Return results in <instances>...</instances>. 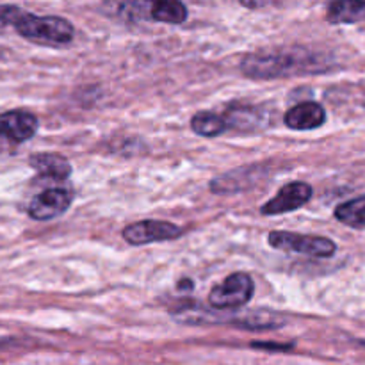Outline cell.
<instances>
[{
  "instance_id": "obj_19",
  "label": "cell",
  "mask_w": 365,
  "mask_h": 365,
  "mask_svg": "<svg viewBox=\"0 0 365 365\" xmlns=\"http://www.w3.org/2000/svg\"><path fill=\"white\" fill-rule=\"evenodd\" d=\"M360 344H362V346H364V348H365V341H362V342H360Z\"/></svg>"
},
{
  "instance_id": "obj_13",
  "label": "cell",
  "mask_w": 365,
  "mask_h": 365,
  "mask_svg": "<svg viewBox=\"0 0 365 365\" xmlns=\"http://www.w3.org/2000/svg\"><path fill=\"white\" fill-rule=\"evenodd\" d=\"M191 128L198 135H203V138H216V135L227 132L230 127H228L227 118L221 116V114L198 113L192 116Z\"/></svg>"
},
{
  "instance_id": "obj_5",
  "label": "cell",
  "mask_w": 365,
  "mask_h": 365,
  "mask_svg": "<svg viewBox=\"0 0 365 365\" xmlns=\"http://www.w3.org/2000/svg\"><path fill=\"white\" fill-rule=\"evenodd\" d=\"M184 234L180 227L168 221H157V220H145L132 223L123 228L121 235L125 241L132 246L150 245V242H160V241H173Z\"/></svg>"
},
{
  "instance_id": "obj_3",
  "label": "cell",
  "mask_w": 365,
  "mask_h": 365,
  "mask_svg": "<svg viewBox=\"0 0 365 365\" xmlns=\"http://www.w3.org/2000/svg\"><path fill=\"white\" fill-rule=\"evenodd\" d=\"M267 242L274 250L316 257V259H328L337 252V246L331 239L321 235L294 234V232H271L267 235Z\"/></svg>"
},
{
  "instance_id": "obj_16",
  "label": "cell",
  "mask_w": 365,
  "mask_h": 365,
  "mask_svg": "<svg viewBox=\"0 0 365 365\" xmlns=\"http://www.w3.org/2000/svg\"><path fill=\"white\" fill-rule=\"evenodd\" d=\"M21 11L24 9L16 6H0V27H7V25L14 27Z\"/></svg>"
},
{
  "instance_id": "obj_15",
  "label": "cell",
  "mask_w": 365,
  "mask_h": 365,
  "mask_svg": "<svg viewBox=\"0 0 365 365\" xmlns=\"http://www.w3.org/2000/svg\"><path fill=\"white\" fill-rule=\"evenodd\" d=\"M285 321L277 317L274 314H253L246 319L239 321V327L245 330H277Z\"/></svg>"
},
{
  "instance_id": "obj_2",
  "label": "cell",
  "mask_w": 365,
  "mask_h": 365,
  "mask_svg": "<svg viewBox=\"0 0 365 365\" xmlns=\"http://www.w3.org/2000/svg\"><path fill=\"white\" fill-rule=\"evenodd\" d=\"M18 34L32 43L46 46H64L75 36L73 25L61 16H38L21 11L14 24Z\"/></svg>"
},
{
  "instance_id": "obj_12",
  "label": "cell",
  "mask_w": 365,
  "mask_h": 365,
  "mask_svg": "<svg viewBox=\"0 0 365 365\" xmlns=\"http://www.w3.org/2000/svg\"><path fill=\"white\" fill-rule=\"evenodd\" d=\"M150 18L163 24H184L187 20V7L175 0H159L150 6Z\"/></svg>"
},
{
  "instance_id": "obj_7",
  "label": "cell",
  "mask_w": 365,
  "mask_h": 365,
  "mask_svg": "<svg viewBox=\"0 0 365 365\" xmlns=\"http://www.w3.org/2000/svg\"><path fill=\"white\" fill-rule=\"evenodd\" d=\"M70 205V191H66V189H46L29 203L27 212L36 221H48L66 212Z\"/></svg>"
},
{
  "instance_id": "obj_9",
  "label": "cell",
  "mask_w": 365,
  "mask_h": 365,
  "mask_svg": "<svg viewBox=\"0 0 365 365\" xmlns=\"http://www.w3.org/2000/svg\"><path fill=\"white\" fill-rule=\"evenodd\" d=\"M327 110L317 102H303L285 113V125L292 130H314L324 125Z\"/></svg>"
},
{
  "instance_id": "obj_6",
  "label": "cell",
  "mask_w": 365,
  "mask_h": 365,
  "mask_svg": "<svg viewBox=\"0 0 365 365\" xmlns=\"http://www.w3.org/2000/svg\"><path fill=\"white\" fill-rule=\"evenodd\" d=\"M310 198H312V187L309 184H305V182H291V184L284 185L269 202L264 203L260 212L264 216L287 214L292 212V210L302 209L303 205L309 203Z\"/></svg>"
},
{
  "instance_id": "obj_4",
  "label": "cell",
  "mask_w": 365,
  "mask_h": 365,
  "mask_svg": "<svg viewBox=\"0 0 365 365\" xmlns=\"http://www.w3.org/2000/svg\"><path fill=\"white\" fill-rule=\"evenodd\" d=\"M255 285L250 274L234 273L210 291L209 303L217 310L239 309L252 299Z\"/></svg>"
},
{
  "instance_id": "obj_18",
  "label": "cell",
  "mask_w": 365,
  "mask_h": 365,
  "mask_svg": "<svg viewBox=\"0 0 365 365\" xmlns=\"http://www.w3.org/2000/svg\"><path fill=\"white\" fill-rule=\"evenodd\" d=\"M180 289H184V282H180V285H178ZM185 289H192V282H185Z\"/></svg>"
},
{
  "instance_id": "obj_10",
  "label": "cell",
  "mask_w": 365,
  "mask_h": 365,
  "mask_svg": "<svg viewBox=\"0 0 365 365\" xmlns=\"http://www.w3.org/2000/svg\"><path fill=\"white\" fill-rule=\"evenodd\" d=\"M29 164L43 177L53 178V180H66L71 175V164L66 157L59 153H34L29 159Z\"/></svg>"
},
{
  "instance_id": "obj_17",
  "label": "cell",
  "mask_w": 365,
  "mask_h": 365,
  "mask_svg": "<svg viewBox=\"0 0 365 365\" xmlns=\"http://www.w3.org/2000/svg\"><path fill=\"white\" fill-rule=\"evenodd\" d=\"M253 348H259V349H280V351H284V349H291L292 346H285V344H260V342H257V344H253Z\"/></svg>"
},
{
  "instance_id": "obj_14",
  "label": "cell",
  "mask_w": 365,
  "mask_h": 365,
  "mask_svg": "<svg viewBox=\"0 0 365 365\" xmlns=\"http://www.w3.org/2000/svg\"><path fill=\"white\" fill-rule=\"evenodd\" d=\"M335 220L348 225V227L356 228V230L365 228V195L359 196V198L355 200H349V202L341 203V205L335 209Z\"/></svg>"
},
{
  "instance_id": "obj_11",
  "label": "cell",
  "mask_w": 365,
  "mask_h": 365,
  "mask_svg": "<svg viewBox=\"0 0 365 365\" xmlns=\"http://www.w3.org/2000/svg\"><path fill=\"white\" fill-rule=\"evenodd\" d=\"M327 20L330 24H356L365 20V2L359 0H339L328 6Z\"/></svg>"
},
{
  "instance_id": "obj_1",
  "label": "cell",
  "mask_w": 365,
  "mask_h": 365,
  "mask_svg": "<svg viewBox=\"0 0 365 365\" xmlns=\"http://www.w3.org/2000/svg\"><path fill=\"white\" fill-rule=\"evenodd\" d=\"M327 68L319 56L307 48H277L250 53L242 59L241 70L246 77L257 81L321 73Z\"/></svg>"
},
{
  "instance_id": "obj_8",
  "label": "cell",
  "mask_w": 365,
  "mask_h": 365,
  "mask_svg": "<svg viewBox=\"0 0 365 365\" xmlns=\"http://www.w3.org/2000/svg\"><path fill=\"white\" fill-rule=\"evenodd\" d=\"M38 130V118L27 110H7L0 114V138L24 143Z\"/></svg>"
}]
</instances>
